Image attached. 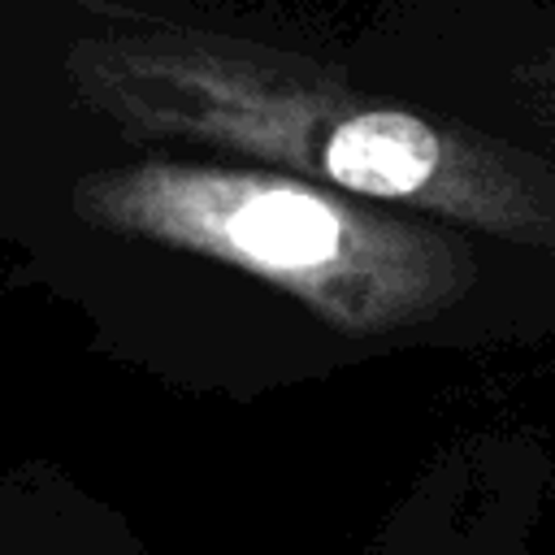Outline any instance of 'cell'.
Listing matches in <instances>:
<instances>
[{"label": "cell", "mask_w": 555, "mask_h": 555, "mask_svg": "<svg viewBox=\"0 0 555 555\" xmlns=\"http://www.w3.org/2000/svg\"><path fill=\"white\" fill-rule=\"evenodd\" d=\"M74 100L126 139L186 143L412 208L486 238L555 251V165L473 126L356 91L264 43L156 26L65 52Z\"/></svg>", "instance_id": "1"}, {"label": "cell", "mask_w": 555, "mask_h": 555, "mask_svg": "<svg viewBox=\"0 0 555 555\" xmlns=\"http://www.w3.org/2000/svg\"><path fill=\"white\" fill-rule=\"evenodd\" d=\"M69 212L117 238L230 264L343 334L434 321L477 282L455 230L269 165H108L69 186Z\"/></svg>", "instance_id": "2"}, {"label": "cell", "mask_w": 555, "mask_h": 555, "mask_svg": "<svg viewBox=\"0 0 555 555\" xmlns=\"http://www.w3.org/2000/svg\"><path fill=\"white\" fill-rule=\"evenodd\" d=\"M0 555H143L130 542L117 538H87V533H56V529H30V525H13L0 529Z\"/></svg>", "instance_id": "3"}, {"label": "cell", "mask_w": 555, "mask_h": 555, "mask_svg": "<svg viewBox=\"0 0 555 555\" xmlns=\"http://www.w3.org/2000/svg\"><path fill=\"white\" fill-rule=\"evenodd\" d=\"M520 87H525L529 113L542 117L546 126H555V48L542 52L533 65L520 69Z\"/></svg>", "instance_id": "4"}]
</instances>
